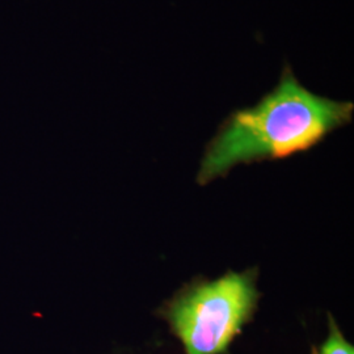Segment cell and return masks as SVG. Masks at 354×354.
I'll return each mask as SVG.
<instances>
[{"label": "cell", "instance_id": "277c9868", "mask_svg": "<svg viewBox=\"0 0 354 354\" xmlns=\"http://www.w3.org/2000/svg\"><path fill=\"white\" fill-rule=\"evenodd\" d=\"M313 354H319V353H317V351H314V353H313Z\"/></svg>", "mask_w": 354, "mask_h": 354}, {"label": "cell", "instance_id": "7a4b0ae2", "mask_svg": "<svg viewBox=\"0 0 354 354\" xmlns=\"http://www.w3.org/2000/svg\"><path fill=\"white\" fill-rule=\"evenodd\" d=\"M256 301L252 276L228 273L178 297L167 317L187 354H221L252 315Z\"/></svg>", "mask_w": 354, "mask_h": 354}, {"label": "cell", "instance_id": "6da1fadb", "mask_svg": "<svg viewBox=\"0 0 354 354\" xmlns=\"http://www.w3.org/2000/svg\"><path fill=\"white\" fill-rule=\"evenodd\" d=\"M353 102L306 88L285 64L279 84L251 108L231 114L203 153L198 181L206 184L235 165L307 151L351 122Z\"/></svg>", "mask_w": 354, "mask_h": 354}, {"label": "cell", "instance_id": "3957f363", "mask_svg": "<svg viewBox=\"0 0 354 354\" xmlns=\"http://www.w3.org/2000/svg\"><path fill=\"white\" fill-rule=\"evenodd\" d=\"M319 354H354L353 346L344 339L340 329L332 319L328 339L322 348V353Z\"/></svg>", "mask_w": 354, "mask_h": 354}]
</instances>
